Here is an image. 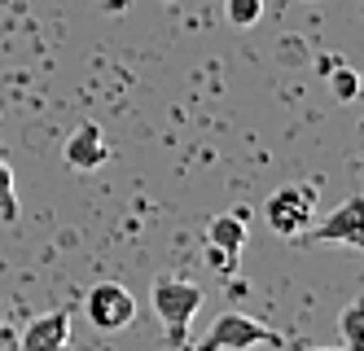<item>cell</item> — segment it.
Instances as JSON below:
<instances>
[{
  "label": "cell",
  "mask_w": 364,
  "mask_h": 351,
  "mask_svg": "<svg viewBox=\"0 0 364 351\" xmlns=\"http://www.w3.org/2000/svg\"><path fill=\"white\" fill-rule=\"evenodd\" d=\"M149 303H154V316L163 320L171 347L189 342V325H193V316H198V308H202V290H198L193 281H180V277H171V273L154 277V281H149Z\"/></svg>",
  "instance_id": "obj_1"
},
{
  "label": "cell",
  "mask_w": 364,
  "mask_h": 351,
  "mask_svg": "<svg viewBox=\"0 0 364 351\" xmlns=\"http://www.w3.org/2000/svg\"><path fill=\"white\" fill-rule=\"evenodd\" d=\"M250 347H285V334L268 330L264 320H255L246 312H224L193 342V351H250Z\"/></svg>",
  "instance_id": "obj_2"
},
{
  "label": "cell",
  "mask_w": 364,
  "mask_h": 351,
  "mask_svg": "<svg viewBox=\"0 0 364 351\" xmlns=\"http://www.w3.org/2000/svg\"><path fill=\"white\" fill-rule=\"evenodd\" d=\"M264 220L277 237H299L307 224H316V184H281L264 202Z\"/></svg>",
  "instance_id": "obj_3"
},
{
  "label": "cell",
  "mask_w": 364,
  "mask_h": 351,
  "mask_svg": "<svg viewBox=\"0 0 364 351\" xmlns=\"http://www.w3.org/2000/svg\"><path fill=\"white\" fill-rule=\"evenodd\" d=\"M294 241H303V246H347V251H364V198L351 194L338 211H329V220L307 224Z\"/></svg>",
  "instance_id": "obj_4"
},
{
  "label": "cell",
  "mask_w": 364,
  "mask_h": 351,
  "mask_svg": "<svg viewBox=\"0 0 364 351\" xmlns=\"http://www.w3.org/2000/svg\"><path fill=\"white\" fill-rule=\"evenodd\" d=\"M84 316H88V325L101 330V334H119L127 330L136 320V299H132V290L119 285V281H101L88 290V299H84Z\"/></svg>",
  "instance_id": "obj_5"
},
{
  "label": "cell",
  "mask_w": 364,
  "mask_h": 351,
  "mask_svg": "<svg viewBox=\"0 0 364 351\" xmlns=\"http://www.w3.org/2000/svg\"><path fill=\"white\" fill-rule=\"evenodd\" d=\"M246 251V211H220L211 224H206V259H211V268H224V273H232L237 268Z\"/></svg>",
  "instance_id": "obj_6"
},
{
  "label": "cell",
  "mask_w": 364,
  "mask_h": 351,
  "mask_svg": "<svg viewBox=\"0 0 364 351\" xmlns=\"http://www.w3.org/2000/svg\"><path fill=\"white\" fill-rule=\"evenodd\" d=\"M14 351H70V312H40L27 330L18 334Z\"/></svg>",
  "instance_id": "obj_7"
},
{
  "label": "cell",
  "mask_w": 364,
  "mask_h": 351,
  "mask_svg": "<svg viewBox=\"0 0 364 351\" xmlns=\"http://www.w3.org/2000/svg\"><path fill=\"white\" fill-rule=\"evenodd\" d=\"M62 158H66V167H75V172H92V167H101V163H110L106 132H101L97 123H80V127L70 132Z\"/></svg>",
  "instance_id": "obj_8"
},
{
  "label": "cell",
  "mask_w": 364,
  "mask_h": 351,
  "mask_svg": "<svg viewBox=\"0 0 364 351\" xmlns=\"http://www.w3.org/2000/svg\"><path fill=\"white\" fill-rule=\"evenodd\" d=\"M338 330H343V351H364V299H351L343 308Z\"/></svg>",
  "instance_id": "obj_9"
},
{
  "label": "cell",
  "mask_w": 364,
  "mask_h": 351,
  "mask_svg": "<svg viewBox=\"0 0 364 351\" xmlns=\"http://www.w3.org/2000/svg\"><path fill=\"white\" fill-rule=\"evenodd\" d=\"M0 220L14 224L18 220V189H14V167L0 158Z\"/></svg>",
  "instance_id": "obj_10"
},
{
  "label": "cell",
  "mask_w": 364,
  "mask_h": 351,
  "mask_svg": "<svg viewBox=\"0 0 364 351\" xmlns=\"http://www.w3.org/2000/svg\"><path fill=\"white\" fill-rule=\"evenodd\" d=\"M329 88H333L338 101H355L360 97V75L351 66H338V70H329Z\"/></svg>",
  "instance_id": "obj_11"
},
{
  "label": "cell",
  "mask_w": 364,
  "mask_h": 351,
  "mask_svg": "<svg viewBox=\"0 0 364 351\" xmlns=\"http://www.w3.org/2000/svg\"><path fill=\"white\" fill-rule=\"evenodd\" d=\"M228 22L232 26H255L259 18H264V0H228Z\"/></svg>",
  "instance_id": "obj_12"
},
{
  "label": "cell",
  "mask_w": 364,
  "mask_h": 351,
  "mask_svg": "<svg viewBox=\"0 0 364 351\" xmlns=\"http://www.w3.org/2000/svg\"><path fill=\"white\" fill-rule=\"evenodd\" d=\"M171 351H193V342H180V347H171Z\"/></svg>",
  "instance_id": "obj_13"
},
{
  "label": "cell",
  "mask_w": 364,
  "mask_h": 351,
  "mask_svg": "<svg viewBox=\"0 0 364 351\" xmlns=\"http://www.w3.org/2000/svg\"><path fill=\"white\" fill-rule=\"evenodd\" d=\"M321 351H343V347H321Z\"/></svg>",
  "instance_id": "obj_14"
},
{
  "label": "cell",
  "mask_w": 364,
  "mask_h": 351,
  "mask_svg": "<svg viewBox=\"0 0 364 351\" xmlns=\"http://www.w3.org/2000/svg\"><path fill=\"white\" fill-rule=\"evenodd\" d=\"M307 351H321V347H307Z\"/></svg>",
  "instance_id": "obj_15"
},
{
  "label": "cell",
  "mask_w": 364,
  "mask_h": 351,
  "mask_svg": "<svg viewBox=\"0 0 364 351\" xmlns=\"http://www.w3.org/2000/svg\"><path fill=\"white\" fill-rule=\"evenodd\" d=\"M0 334H5V325H0Z\"/></svg>",
  "instance_id": "obj_16"
}]
</instances>
